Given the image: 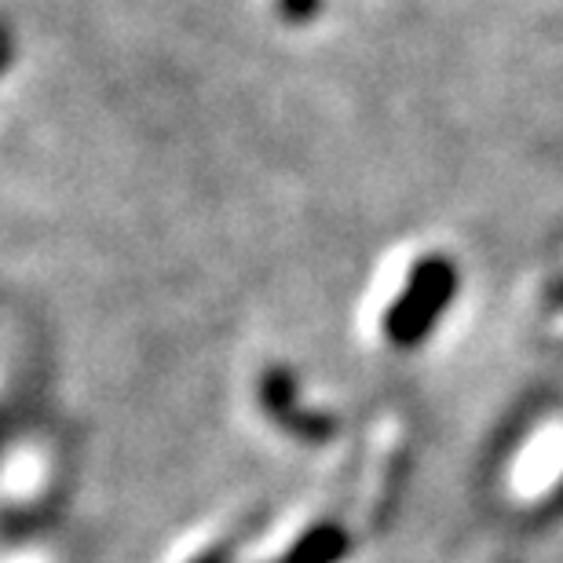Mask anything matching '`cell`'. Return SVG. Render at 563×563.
Returning a JSON list of instances; mask_svg holds the SVG:
<instances>
[{
    "label": "cell",
    "instance_id": "5b68a950",
    "mask_svg": "<svg viewBox=\"0 0 563 563\" xmlns=\"http://www.w3.org/2000/svg\"><path fill=\"white\" fill-rule=\"evenodd\" d=\"M190 563H228V553H223V549L217 545V549H206V553H198Z\"/></svg>",
    "mask_w": 563,
    "mask_h": 563
},
{
    "label": "cell",
    "instance_id": "3957f363",
    "mask_svg": "<svg viewBox=\"0 0 563 563\" xmlns=\"http://www.w3.org/2000/svg\"><path fill=\"white\" fill-rule=\"evenodd\" d=\"M347 545H352V538L341 523L319 520L289 545V553L278 563H341L347 556Z\"/></svg>",
    "mask_w": 563,
    "mask_h": 563
},
{
    "label": "cell",
    "instance_id": "7a4b0ae2",
    "mask_svg": "<svg viewBox=\"0 0 563 563\" xmlns=\"http://www.w3.org/2000/svg\"><path fill=\"white\" fill-rule=\"evenodd\" d=\"M256 396H261V407L267 410L278 428H286L289 435L308 439V443H330L336 435V418L319 410H303L300 402V385L289 369L272 366L261 374V385H256Z\"/></svg>",
    "mask_w": 563,
    "mask_h": 563
},
{
    "label": "cell",
    "instance_id": "277c9868",
    "mask_svg": "<svg viewBox=\"0 0 563 563\" xmlns=\"http://www.w3.org/2000/svg\"><path fill=\"white\" fill-rule=\"evenodd\" d=\"M278 11L292 26H303V22H311L322 11V0H278Z\"/></svg>",
    "mask_w": 563,
    "mask_h": 563
},
{
    "label": "cell",
    "instance_id": "6da1fadb",
    "mask_svg": "<svg viewBox=\"0 0 563 563\" xmlns=\"http://www.w3.org/2000/svg\"><path fill=\"white\" fill-rule=\"evenodd\" d=\"M457 267L443 253H424L410 267L399 297L385 311V336L396 347H418L443 322L446 308L457 297Z\"/></svg>",
    "mask_w": 563,
    "mask_h": 563
}]
</instances>
